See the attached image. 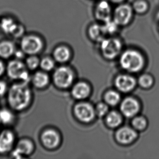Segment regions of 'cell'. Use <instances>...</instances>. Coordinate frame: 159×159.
<instances>
[{
  "label": "cell",
  "instance_id": "484cf974",
  "mask_svg": "<svg viewBox=\"0 0 159 159\" xmlns=\"http://www.w3.org/2000/svg\"><path fill=\"white\" fill-rule=\"evenodd\" d=\"M131 124L134 129L138 130H142L146 128L147 122L146 118L143 117L138 116L134 118Z\"/></svg>",
  "mask_w": 159,
  "mask_h": 159
},
{
  "label": "cell",
  "instance_id": "cb8c5ba5",
  "mask_svg": "<svg viewBox=\"0 0 159 159\" xmlns=\"http://www.w3.org/2000/svg\"><path fill=\"white\" fill-rule=\"evenodd\" d=\"M104 101L108 106H115L120 101V95L114 90L108 91L104 95Z\"/></svg>",
  "mask_w": 159,
  "mask_h": 159
},
{
  "label": "cell",
  "instance_id": "e0dca14e",
  "mask_svg": "<svg viewBox=\"0 0 159 159\" xmlns=\"http://www.w3.org/2000/svg\"><path fill=\"white\" fill-rule=\"evenodd\" d=\"M16 47L13 41L9 40L0 41V58L3 60L9 59L14 56Z\"/></svg>",
  "mask_w": 159,
  "mask_h": 159
},
{
  "label": "cell",
  "instance_id": "5b68a950",
  "mask_svg": "<svg viewBox=\"0 0 159 159\" xmlns=\"http://www.w3.org/2000/svg\"><path fill=\"white\" fill-rule=\"evenodd\" d=\"M54 83L60 89H66L73 83L75 75L70 67L61 66L56 69L53 75Z\"/></svg>",
  "mask_w": 159,
  "mask_h": 159
},
{
  "label": "cell",
  "instance_id": "83f0119b",
  "mask_svg": "<svg viewBox=\"0 0 159 159\" xmlns=\"http://www.w3.org/2000/svg\"><path fill=\"white\" fill-rule=\"evenodd\" d=\"M153 79L148 75H143L139 79V83L143 88H149L153 84Z\"/></svg>",
  "mask_w": 159,
  "mask_h": 159
},
{
  "label": "cell",
  "instance_id": "4fadbf2b",
  "mask_svg": "<svg viewBox=\"0 0 159 159\" xmlns=\"http://www.w3.org/2000/svg\"><path fill=\"white\" fill-rule=\"evenodd\" d=\"M115 85L116 88L122 93H128L136 86V80L131 75H120L116 78Z\"/></svg>",
  "mask_w": 159,
  "mask_h": 159
},
{
  "label": "cell",
  "instance_id": "603a6c76",
  "mask_svg": "<svg viewBox=\"0 0 159 159\" xmlns=\"http://www.w3.org/2000/svg\"><path fill=\"white\" fill-rule=\"evenodd\" d=\"M32 83L37 88H43L48 84L49 77L46 73L37 72L33 76Z\"/></svg>",
  "mask_w": 159,
  "mask_h": 159
},
{
  "label": "cell",
  "instance_id": "9c48e42d",
  "mask_svg": "<svg viewBox=\"0 0 159 159\" xmlns=\"http://www.w3.org/2000/svg\"><path fill=\"white\" fill-rule=\"evenodd\" d=\"M74 114L78 120L84 123L90 122L96 115L95 108L88 102L77 104L74 107Z\"/></svg>",
  "mask_w": 159,
  "mask_h": 159
},
{
  "label": "cell",
  "instance_id": "52a82bcc",
  "mask_svg": "<svg viewBox=\"0 0 159 159\" xmlns=\"http://www.w3.org/2000/svg\"><path fill=\"white\" fill-rule=\"evenodd\" d=\"M16 143V136L11 129L7 128L0 130V155L10 154Z\"/></svg>",
  "mask_w": 159,
  "mask_h": 159
},
{
  "label": "cell",
  "instance_id": "30bf717a",
  "mask_svg": "<svg viewBox=\"0 0 159 159\" xmlns=\"http://www.w3.org/2000/svg\"><path fill=\"white\" fill-rule=\"evenodd\" d=\"M34 150L33 142L27 139H22L16 142L10 155L13 158L21 159L30 155Z\"/></svg>",
  "mask_w": 159,
  "mask_h": 159
},
{
  "label": "cell",
  "instance_id": "2e32d148",
  "mask_svg": "<svg viewBox=\"0 0 159 159\" xmlns=\"http://www.w3.org/2000/svg\"><path fill=\"white\" fill-rule=\"evenodd\" d=\"M90 93V88L85 82H78L73 86L71 94L73 98L78 100L86 98Z\"/></svg>",
  "mask_w": 159,
  "mask_h": 159
},
{
  "label": "cell",
  "instance_id": "4dcf8cb0",
  "mask_svg": "<svg viewBox=\"0 0 159 159\" xmlns=\"http://www.w3.org/2000/svg\"><path fill=\"white\" fill-rule=\"evenodd\" d=\"M118 25L114 21L110 20L109 21L104 23L103 25L107 35L114 34L118 29Z\"/></svg>",
  "mask_w": 159,
  "mask_h": 159
},
{
  "label": "cell",
  "instance_id": "9a60e30c",
  "mask_svg": "<svg viewBox=\"0 0 159 159\" xmlns=\"http://www.w3.org/2000/svg\"><path fill=\"white\" fill-rule=\"evenodd\" d=\"M41 141L43 146L49 149L54 148L60 142V137L57 131L53 129H47L41 135Z\"/></svg>",
  "mask_w": 159,
  "mask_h": 159
},
{
  "label": "cell",
  "instance_id": "1f68e13d",
  "mask_svg": "<svg viewBox=\"0 0 159 159\" xmlns=\"http://www.w3.org/2000/svg\"><path fill=\"white\" fill-rule=\"evenodd\" d=\"M24 33H25V28L24 26L22 25L21 24H19L11 36L14 38H19L23 36Z\"/></svg>",
  "mask_w": 159,
  "mask_h": 159
},
{
  "label": "cell",
  "instance_id": "f1b7e54d",
  "mask_svg": "<svg viewBox=\"0 0 159 159\" xmlns=\"http://www.w3.org/2000/svg\"><path fill=\"white\" fill-rule=\"evenodd\" d=\"M40 66L41 69L45 71H50L53 69L55 64L53 60L50 58H43L40 61Z\"/></svg>",
  "mask_w": 159,
  "mask_h": 159
},
{
  "label": "cell",
  "instance_id": "8fae6325",
  "mask_svg": "<svg viewBox=\"0 0 159 159\" xmlns=\"http://www.w3.org/2000/svg\"><path fill=\"white\" fill-rule=\"evenodd\" d=\"M140 104L133 97H127L123 100L120 105V110L122 114L128 118L135 116L139 111Z\"/></svg>",
  "mask_w": 159,
  "mask_h": 159
},
{
  "label": "cell",
  "instance_id": "7402d4cb",
  "mask_svg": "<svg viewBox=\"0 0 159 159\" xmlns=\"http://www.w3.org/2000/svg\"><path fill=\"white\" fill-rule=\"evenodd\" d=\"M106 124L110 128H116L122 122V118L120 114L116 111L109 112L106 115Z\"/></svg>",
  "mask_w": 159,
  "mask_h": 159
},
{
  "label": "cell",
  "instance_id": "7c38bea8",
  "mask_svg": "<svg viewBox=\"0 0 159 159\" xmlns=\"http://www.w3.org/2000/svg\"><path fill=\"white\" fill-rule=\"evenodd\" d=\"M111 7L105 0H102L97 3L95 9V18L104 24L111 19Z\"/></svg>",
  "mask_w": 159,
  "mask_h": 159
},
{
  "label": "cell",
  "instance_id": "3957f363",
  "mask_svg": "<svg viewBox=\"0 0 159 159\" xmlns=\"http://www.w3.org/2000/svg\"><path fill=\"white\" fill-rule=\"evenodd\" d=\"M26 64L21 60L14 59L7 64L6 74L10 80L15 82H27L30 80Z\"/></svg>",
  "mask_w": 159,
  "mask_h": 159
},
{
  "label": "cell",
  "instance_id": "ffe728a7",
  "mask_svg": "<svg viewBox=\"0 0 159 159\" xmlns=\"http://www.w3.org/2000/svg\"><path fill=\"white\" fill-rule=\"evenodd\" d=\"M18 24L11 17H3L0 20V29L4 34L11 36Z\"/></svg>",
  "mask_w": 159,
  "mask_h": 159
},
{
  "label": "cell",
  "instance_id": "6da1fadb",
  "mask_svg": "<svg viewBox=\"0 0 159 159\" xmlns=\"http://www.w3.org/2000/svg\"><path fill=\"white\" fill-rule=\"evenodd\" d=\"M6 96L9 107L15 112L26 109L32 98V91L27 82H15L9 87Z\"/></svg>",
  "mask_w": 159,
  "mask_h": 159
},
{
  "label": "cell",
  "instance_id": "5bb4252c",
  "mask_svg": "<svg viewBox=\"0 0 159 159\" xmlns=\"http://www.w3.org/2000/svg\"><path fill=\"white\" fill-rule=\"evenodd\" d=\"M137 133L134 129L128 127L120 128L115 134L117 141L120 144H128L133 142L137 138Z\"/></svg>",
  "mask_w": 159,
  "mask_h": 159
},
{
  "label": "cell",
  "instance_id": "4316f807",
  "mask_svg": "<svg viewBox=\"0 0 159 159\" xmlns=\"http://www.w3.org/2000/svg\"><path fill=\"white\" fill-rule=\"evenodd\" d=\"M40 60L37 56L35 55H31L26 59V64L27 69L30 70H34L38 67L40 66Z\"/></svg>",
  "mask_w": 159,
  "mask_h": 159
},
{
  "label": "cell",
  "instance_id": "8d00e7d4",
  "mask_svg": "<svg viewBox=\"0 0 159 159\" xmlns=\"http://www.w3.org/2000/svg\"><path fill=\"white\" fill-rule=\"evenodd\" d=\"M1 126H2V125H1V123H0V130H1Z\"/></svg>",
  "mask_w": 159,
  "mask_h": 159
},
{
  "label": "cell",
  "instance_id": "f546056e",
  "mask_svg": "<svg viewBox=\"0 0 159 159\" xmlns=\"http://www.w3.org/2000/svg\"><path fill=\"white\" fill-rule=\"evenodd\" d=\"M96 114L99 117L106 116L109 112V107L106 103H99L95 109Z\"/></svg>",
  "mask_w": 159,
  "mask_h": 159
},
{
  "label": "cell",
  "instance_id": "e575fe53",
  "mask_svg": "<svg viewBox=\"0 0 159 159\" xmlns=\"http://www.w3.org/2000/svg\"><path fill=\"white\" fill-rule=\"evenodd\" d=\"M25 54H26L25 53L21 50H16L14 56L15 57V59H17L19 60H21L24 58Z\"/></svg>",
  "mask_w": 159,
  "mask_h": 159
},
{
  "label": "cell",
  "instance_id": "d590c367",
  "mask_svg": "<svg viewBox=\"0 0 159 159\" xmlns=\"http://www.w3.org/2000/svg\"><path fill=\"white\" fill-rule=\"evenodd\" d=\"M112 3H114L115 4H120L123 2H125V0H110Z\"/></svg>",
  "mask_w": 159,
  "mask_h": 159
},
{
  "label": "cell",
  "instance_id": "d6986e66",
  "mask_svg": "<svg viewBox=\"0 0 159 159\" xmlns=\"http://www.w3.org/2000/svg\"><path fill=\"white\" fill-rule=\"evenodd\" d=\"M88 35L93 41L101 42L105 39L107 35L103 25L93 24L91 25L88 29Z\"/></svg>",
  "mask_w": 159,
  "mask_h": 159
},
{
  "label": "cell",
  "instance_id": "7a4b0ae2",
  "mask_svg": "<svg viewBox=\"0 0 159 159\" xmlns=\"http://www.w3.org/2000/svg\"><path fill=\"white\" fill-rule=\"evenodd\" d=\"M123 69L129 72H138L144 66L143 57L135 50H129L123 52L120 59Z\"/></svg>",
  "mask_w": 159,
  "mask_h": 159
},
{
  "label": "cell",
  "instance_id": "d6a6232c",
  "mask_svg": "<svg viewBox=\"0 0 159 159\" xmlns=\"http://www.w3.org/2000/svg\"><path fill=\"white\" fill-rule=\"evenodd\" d=\"M9 87L8 84L3 80H0V97H3L7 95Z\"/></svg>",
  "mask_w": 159,
  "mask_h": 159
},
{
  "label": "cell",
  "instance_id": "d4e9b609",
  "mask_svg": "<svg viewBox=\"0 0 159 159\" xmlns=\"http://www.w3.org/2000/svg\"><path fill=\"white\" fill-rule=\"evenodd\" d=\"M134 12L138 14H144L148 11L149 3L146 0H135L131 6Z\"/></svg>",
  "mask_w": 159,
  "mask_h": 159
},
{
  "label": "cell",
  "instance_id": "ba28073f",
  "mask_svg": "<svg viewBox=\"0 0 159 159\" xmlns=\"http://www.w3.org/2000/svg\"><path fill=\"white\" fill-rule=\"evenodd\" d=\"M132 6L122 3L116 7L113 14V21L118 26H127L131 22L134 14Z\"/></svg>",
  "mask_w": 159,
  "mask_h": 159
},
{
  "label": "cell",
  "instance_id": "8992f818",
  "mask_svg": "<svg viewBox=\"0 0 159 159\" xmlns=\"http://www.w3.org/2000/svg\"><path fill=\"white\" fill-rule=\"evenodd\" d=\"M41 38L34 35H28L22 37L20 42L21 50L27 55H35L43 48Z\"/></svg>",
  "mask_w": 159,
  "mask_h": 159
},
{
  "label": "cell",
  "instance_id": "277c9868",
  "mask_svg": "<svg viewBox=\"0 0 159 159\" xmlns=\"http://www.w3.org/2000/svg\"><path fill=\"white\" fill-rule=\"evenodd\" d=\"M101 43L102 54L104 58L109 60L116 58L120 53L122 48L121 41L115 38H105Z\"/></svg>",
  "mask_w": 159,
  "mask_h": 159
},
{
  "label": "cell",
  "instance_id": "836d02e7",
  "mask_svg": "<svg viewBox=\"0 0 159 159\" xmlns=\"http://www.w3.org/2000/svg\"><path fill=\"white\" fill-rule=\"evenodd\" d=\"M6 66L4 60L0 58V78L2 77L6 73Z\"/></svg>",
  "mask_w": 159,
  "mask_h": 159
},
{
  "label": "cell",
  "instance_id": "ac0fdd59",
  "mask_svg": "<svg viewBox=\"0 0 159 159\" xmlns=\"http://www.w3.org/2000/svg\"><path fill=\"white\" fill-rule=\"evenodd\" d=\"M16 120L15 111L10 107L0 109V123L2 125L9 127L13 125Z\"/></svg>",
  "mask_w": 159,
  "mask_h": 159
},
{
  "label": "cell",
  "instance_id": "44dd1931",
  "mask_svg": "<svg viewBox=\"0 0 159 159\" xmlns=\"http://www.w3.org/2000/svg\"><path fill=\"white\" fill-rule=\"evenodd\" d=\"M53 58L56 61L60 63L66 62L70 59L71 57V52L65 46H59L54 50Z\"/></svg>",
  "mask_w": 159,
  "mask_h": 159
}]
</instances>
